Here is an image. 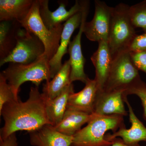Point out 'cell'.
I'll use <instances>...</instances> for the list:
<instances>
[{
    "mask_svg": "<svg viewBox=\"0 0 146 146\" xmlns=\"http://www.w3.org/2000/svg\"><path fill=\"white\" fill-rule=\"evenodd\" d=\"M98 89L95 80L89 78L81 91L71 94L67 109L86 113H94Z\"/></svg>",
    "mask_w": 146,
    "mask_h": 146,
    "instance_id": "14",
    "label": "cell"
},
{
    "mask_svg": "<svg viewBox=\"0 0 146 146\" xmlns=\"http://www.w3.org/2000/svg\"><path fill=\"white\" fill-rule=\"evenodd\" d=\"M29 133L30 143L33 146H71L72 144L73 136L58 132L51 125H46Z\"/></svg>",
    "mask_w": 146,
    "mask_h": 146,
    "instance_id": "16",
    "label": "cell"
},
{
    "mask_svg": "<svg viewBox=\"0 0 146 146\" xmlns=\"http://www.w3.org/2000/svg\"><path fill=\"white\" fill-rule=\"evenodd\" d=\"M136 95L140 98L143 108V117L146 121V83L141 79H139L133 85L124 91V96L127 97L128 95Z\"/></svg>",
    "mask_w": 146,
    "mask_h": 146,
    "instance_id": "23",
    "label": "cell"
},
{
    "mask_svg": "<svg viewBox=\"0 0 146 146\" xmlns=\"http://www.w3.org/2000/svg\"><path fill=\"white\" fill-rule=\"evenodd\" d=\"M19 99L15 96L6 80L0 74V111L6 104Z\"/></svg>",
    "mask_w": 146,
    "mask_h": 146,
    "instance_id": "24",
    "label": "cell"
},
{
    "mask_svg": "<svg viewBox=\"0 0 146 146\" xmlns=\"http://www.w3.org/2000/svg\"><path fill=\"white\" fill-rule=\"evenodd\" d=\"M95 13L90 22H86L83 27V33L92 42H98L108 40L112 7L104 1L96 0Z\"/></svg>",
    "mask_w": 146,
    "mask_h": 146,
    "instance_id": "8",
    "label": "cell"
},
{
    "mask_svg": "<svg viewBox=\"0 0 146 146\" xmlns=\"http://www.w3.org/2000/svg\"><path fill=\"white\" fill-rule=\"evenodd\" d=\"M21 28L18 21L1 22L0 60L6 57L16 46L18 32Z\"/></svg>",
    "mask_w": 146,
    "mask_h": 146,
    "instance_id": "21",
    "label": "cell"
},
{
    "mask_svg": "<svg viewBox=\"0 0 146 146\" xmlns=\"http://www.w3.org/2000/svg\"><path fill=\"white\" fill-rule=\"evenodd\" d=\"M94 116L87 123L73 136L72 146H110L113 141L105 138L106 132L111 130L113 133L125 126L123 117L120 115Z\"/></svg>",
    "mask_w": 146,
    "mask_h": 146,
    "instance_id": "2",
    "label": "cell"
},
{
    "mask_svg": "<svg viewBox=\"0 0 146 146\" xmlns=\"http://www.w3.org/2000/svg\"><path fill=\"white\" fill-rule=\"evenodd\" d=\"M89 2L88 1H83V16L81 25L77 34L69 44L68 53L70 55L71 66L70 80L71 82L80 81L85 84L89 79L84 72V66L85 59L82 54L81 48V38L83 33V27L86 21L89 13Z\"/></svg>",
    "mask_w": 146,
    "mask_h": 146,
    "instance_id": "9",
    "label": "cell"
},
{
    "mask_svg": "<svg viewBox=\"0 0 146 146\" xmlns=\"http://www.w3.org/2000/svg\"><path fill=\"white\" fill-rule=\"evenodd\" d=\"M83 1L82 9L63 24L64 27L60 38V44L56 53L49 61L51 77L53 78L62 67V58L68 53V48L71 36L76 29L80 27L83 16Z\"/></svg>",
    "mask_w": 146,
    "mask_h": 146,
    "instance_id": "10",
    "label": "cell"
},
{
    "mask_svg": "<svg viewBox=\"0 0 146 146\" xmlns=\"http://www.w3.org/2000/svg\"><path fill=\"white\" fill-rule=\"evenodd\" d=\"M132 63L138 70L146 74V51L129 52Z\"/></svg>",
    "mask_w": 146,
    "mask_h": 146,
    "instance_id": "25",
    "label": "cell"
},
{
    "mask_svg": "<svg viewBox=\"0 0 146 146\" xmlns=\"http://www.w3.org/2000/svg\"><path fill=\"white\" fill-rule=\"evenodd\" d=\"M59 6L54 11L49 8V1L39 0V13L43 23L49 29H52L65 23L82 9V1H76L69 10L66 9L64 2H58Z\"/></svg>",
    "mask_w": 146,
    "mask_h": 146,
    "instance_id": "12",
    "label": "cell"
},
{
    "mask_svg": "<svg viewBox=\"0 0 146 146\" xmlns=\"http://www.w3.org/2000/svg\"><path fill=\"white\" fill-rule=\"evenodd\" d=\"M4 125L1 129L0 139L7 138L18 131L30 132L51 124L46 108V100L38 87H31L26 101L20 99L9 102L0 111Z\"/></svg>",
    "mask_w": 146,
    "mask_h": 146,
    "instance_id": "1",
    "label": "cell"
},
{
    "mask_svg": "<svg viewBox=\"0 0 146 146\" xmlns=\"http://www.w3.org/2000/svg\"><path fill=\"white\" fill-rule=\"evenodd\" d=\"M123 91H98L94 113L99 115L127 116L124 105Z\"/></svg>",
    "mask_w": 146,
    "mask_h": 146,
    "instance_id": "13",
    "label": "cell"
},
{
    "mask_svg": "<svg viewBox=\"0 0 146 146\" xmlns=\"http://www.w3.org/2000/svg\"><path fill=\"white\" fill-rule=\"evenodd\" d=\"M94 114H88L67 109L60 122L55 126L56 130L64 135L73 136L81 129L82 125L92 119Z\"/></svg>",
    "mask_w": 146,
    "mask_h": 146,
    "instance_id": "18",
    "label": "cell"
},
{
    "mask_svg": "<svg viewBox=\"0 0 146 146\" xmlns=\"http://www.w3.org/2000/svg\"><path fill=\"white\" fill-rule=\"evenodd\" d=\"M113 141V144L112 145L110 146H129L128 145H126L123 142L121 138H116L114 140H112ZM133 146H140L139 145H137Z\"/></svg>",
    "mask_w": 146,
    "mask_h": 146,
    "instance_id": "28",
    "label": "cell"
},
{
    "mask_svg": "<svg viewBox=\"0 0 146 146\" xmlns=\"http://www.w3.org/2000/svg\"><path fill=\"white\" fill-rule=\"evenodd\" d=\"M98 43V49L91 56L95 68V80L98 91L103 90L107 81L112 61V57L108 41L102 40Z\"/></svg>",
    "mask_w": 146,
    "mask_h": 146,
    "instance_id": "15",
    "label": "cell"
},
{
    "mask_svg": "<svg viewBox=\"0 0 146 146\" xmlns=\"http://www.w3.org/2000/svg\"><path fill=\"white\" fill-rule=\"evenodd\" d=\"M123 101L128 108L129 120L131 127L127 129L125 125L123 126L115 133L106 135V139L111 142L117 137H121L124 143L131 146L139 145L138 143L141 141L146 142V127L134 114L132 108L128 100L127 97L123 96Z\"/></svg>",
    "mask_w": 146,
    "mask_h": 146,
    "instance_id": "11",
    "label": "cell"
},
{
    "mask_svg": "<svg viewBox=\"0 0 146 146\" xmlns=\"http://www.w3.org/2000/svg\"><path fill=\"white\" fill-rule=\"evenodd\" d=\"M39 0H34L32 7L25 19L19 22L21 26L36 35L44 46V55L49 60L56 53L59 46L64 25L49 29L42 21L39 13Z\"/></svg>",
    "mask_w": 146,
    "mask_h": 146,
    "instance_id": "5",
    "label": "cell"
},
{
    "mask_svg": "<svg viewBox=\"0 0 146 146\" xmlns=\"http://www.w3.org/2000/svg\"><path fill=\"white\" fill-rule=\"evenodd\" d=\"M16 133H12L5 139H0V146H18Z\"/></svg>",
    "mask_w": 146,
    "mask_h": 146,
    "instance_id": "27",
    "label": "cell"
},
{
    "mask_svg": "<svg viewBox=\"0 0 146 146\" xmlns=\"http://www.w3.org/2000/svg\"><path fill=\"white\" fill-rule=\"evenodd\" d=\"M71 66L69 60H66L52 80L43 84L42 93L46 98L52 100L60 95L72 83Z\"/></svg>",
    "mask_w": 146,
    "mask_h": 146,
    "instance_id": "19",
    "label": "cell"
},
{
    "mask_svg": "<svg viewBox=\"0 0 146 146\" xmlns=\"http://www.w3.org/2000/svg\"><path fill=\"white\" fill-rule=\"evenodd\" d=\"M34 0H1L0 21L20 22L28 15Z\"/></svg>",
    "mask_w": 146,
    "mask_h": 146,
    "instance_id": "17",
    "label": "cell"
},
{
    "mask_svg": "<svg viewBox=\"0 0 146 146\" xmlns=\"http://www.w3.org/2000/svg\"><path fill=\"white\" fill-rule=\"evenodd\" d=\"M129 8V6L123 3L112 7L108 40L112 58L120 53L128 51L137 35L131 21Z\"/></svg>",
    "mask_w": 146,
    "mask_h": 146,
    "instance_id": "4",
    "label": "cell"
},
{
    "mask_svg": "<svg viewBox=\"0 0 146 146\" xmlns=\"http://www.w3.org/2000/svg\"><path fill=\"white\" fill-rule=\"evenodd\" d=\"M128 51L130 52L146 51V32L136 35L131 44Z\"/></svg>",
    "mask_w": 146,
    "mask_h": 146,
    "instance_id": "26",
    "label": "cell"
},
{
    "mask_svg": "<svg viewBox=\"0 0 146 146\" xmlns=\"http://www.w3.org/2000/svg\"><path fill=\"white\" fill-rule=\"evenodd\" d=\"M74 92V85L72 83L53 99L45 98L47 115L51 125L55 126L60 122L67 110L69 97Z\"/></svg>",
    "mask_w": 146,
    "mask_h": 146,
    "instance_id": "20",
    "label": "cell"
},
{
    "mask_svg": "<svg viewBox=\"0 0 146 146\" xmlns=\"http://www.w3.org/2000/svg\"><path fill=\"white\" fill-rule=\"evenodd\" d=\"M1 74L6 79L17 98H19L20 86L25 82H31L38 87L44 80L48 82L52 79L49 60L44 55L35 62L27 65L9 63L8 67Z\"/></svg>",
    "mask_w": 146,
    "mask_h": 146,
    "instance_id": "3",
    "label": "cell"
},
{
    "mask_svg": "<svg viewBox=\"0 0 146 146\" xmlns=\"http://www.w3.org/2000/svg\"><path fill=\"white\" fill-rule=\"evenodd\" d=\"M140 79L138 70L131 61L129 52H123L112 58L109 75L103 90L125 91Z\"/></svg>",
    "mask_w": 146,
    "mask_h": 146,
    "instance_id": "6",
    "label": "cell"
},
{
    "mask_svg": "<svg viewBox=\"0 0 146 146\" xmlns=\"http://www.w3.org/2000/svg\"><path fill=\"white\" fill-rule=\"evenodd\" d=\"M129 12L134 27L142 29L146 32V0L129 6Z\"/></svg>",
    "mask_w": 146,
    "mask_h": 146,
    "instance_id": "22",
    "label": "cell"
},
{
    "mask_svg": "<svg viewBox=\"0 0 146 146\" xmlns=\"http://www.w3.org/2000/svg\"><path fill=\"white\" fill-rule=\"evenodd\" d=\"M44 52L42 41L22 27L18 32L16 46L6 57L0 60V66L7 63L31 64L41 58Z\"/></svg>",
    "mask_w": 146,
    "mask_h": 146,
    "instance_id": "7",
    "label": "cell"
}]
</instances>
